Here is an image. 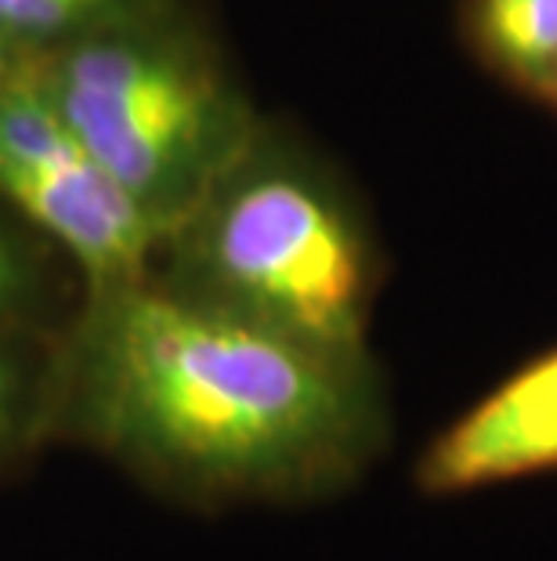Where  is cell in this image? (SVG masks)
Wrapping results in <instances>:
<instances>
[{"mask_svg":"<svg viewBox=\"0 0 557 561\" xmlns=\"http://www.w3.org/2000/svg\"><path fill=\"white\" fill-rule=\"evenodd\" d=\"M471 44L496 73L543 94L557 77V0H471Z\"/></svg>","mask_w":557,"mask_h":561,"instance_id":"obj_8","label":"cell"},{"mask_svg":"<svg viewBox=\"0 0 557 561\" xmlns=\"http://www.w3.org/2000/svg\"><path fill=\"white\" fill-rule=\"evenodd\" d=\"M33 58H37V55L22 51L19 44H11V41L0 37V91L11 88V83L26 73V69L33 66Z\"/></svg>","mask_w":557,"mask_h":561,"instance_id":"obj_10","label":"cell"},{"mask_svg":"<svg viewBox=\"0 0 557 561\" xmlns=\"http://www.w3.org/2000/svg\"><path fill=\"white\" fill-rule=\"evenodd\" d=\"M557 471V348L532 355L420 449L413 482L445 500Z\"/></svg>","mask_w":557,"mask_h":561,"instance_id":"obj_5","label":"cell"},{"mask_svg":"<svg viewBox=\"0 0 557 561\" xmlns=\"http://www.w3.org/2000/svg\"><path fill=\"white\" fill-rule=\"evenodd\" d=\"M130 0H0V37L22 51L44 55L124 15Z\"/></svg>","mask_w":557,"mask_h":561,"instance_id":"obj_9","label":"cell"},{"mask_svg":"<svg viewBox=\"0 0 557 561\" xmlns=\"http://www.w3.org/2000/svg\"><path fill=\"white\" fill-rule=\"evenodd\" d=\"M391 442L376 355H334L135 283L80 294L58 337L51 446L182 507H301Z\"/></svg>","mask_w":557,"mask_h":561,"instance_id":"obj_1","label":"cell"},{"mask_svg":"<svg viewBox=\"0 0 557 561\" xmlns=\"http://www.w3.org/2000/svg\"><path fill=\"white\" fill-rule=\"evenodd\" d=\"M381 279L340 182L268 130L160 243L149 272L188 305L334 355H373Z\"/></svg>","mask_w":557,"mask_h":561,"instance_id":"obj_2","label":"cell"},{"mask_svg":"<svg viewBox=\"0 0 557 561\" xmlns=\"http://www.w3.org/2000/svg\"><path fill=\"white\" fill-rule=\"evenodd\" d=\"M58 333H0V482L30 463L55 432Z\"/></svg>","mask_w":557,"mask_h":561,"instance_id":"obj_6","label":"cell"},{"mask_svg":"<svg viewBox=\"0 0 557 561\" xmlns=\"http://www.w3.org/2000/svg\"><path fill=\"white\" fill-rule=\"evenodd\" d=\"M66 257L0 203V333H58L77 312Z\"/></svg>","mask_w":557,"mask_h":561,"instance_id":"obj_7","label":"cell"},{"mask_svg":"<svg viewBox=\"0 0 557 561\" xmlns=\"http://www.w3.org/2000/svg\"><path fill=\"white\" fill-rule=\"evenodd\" d=\"M543 99H547V102L554 105V110H557V77L550 80V88H547V91H543Z\"/></svg>","mask_w":557,"mask_h":561,"instance_id":"obj_11","label":"cell"},{"mask_svg":"<svg viewBox=\"0 0 557 561\" xmlns=\"http://www.w3.org/2000/svg\"><path fill=\"white\" fill-rule=\"evenodd\" d=\"M0 203L51 243L80 294L146 283L163 232L69 135L33 66L0 91Z\"/></svg>","mask_w":557,"mask_h":561,"instance_id":"obj_4","label":"cell"},{"mask_svg":"<svg viewBox=\"0 0 557 561\" xmlns=\"http://www.w3.org/2000/svg\"><path fill=\"white\" fill-rule=\"evenodd\" d=\"M33 80L163 240L265 130L214 47L163 11H124L51 47Z\"/></svg>","mask_w":557,"mask_h":561,"instance_id":"obj_3","label":"cell"}]
</instances>
